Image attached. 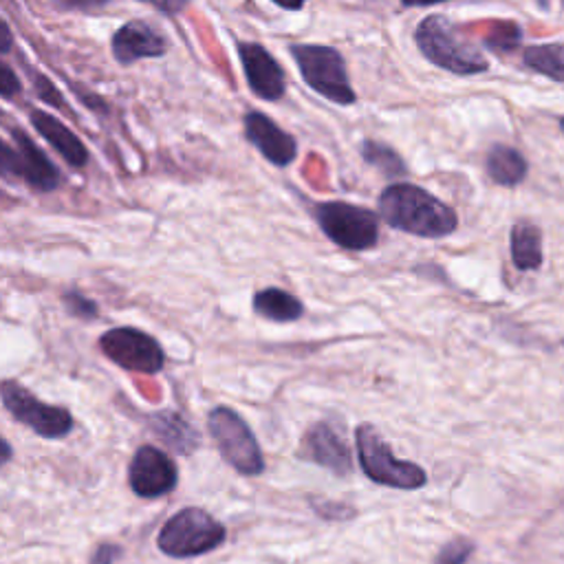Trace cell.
<instances>
[{"instance_id":"obj_1","label":"cell","mask_w":564,"mask_h":564,"mask_svg":"<svg viewBox=\"0 0 564 564\" xmlns=\"http://www.w3.org/2000/svg\"><path fill=\"white\" fill-rule=\"evenodd\" d=\"M381 220L403 234L438 240L456 231L458 214L421 185L397 181L381 189L377 200Z\"/></svg>"},{"instance_id":"obj_2","label":"cell","mask_w":564,"mask_h":564,"mask_svg":"<svg viewBox=\"0 0 564 564\" xmlns=\"http://www.w3.org/2000/svg\"><path fill=\"white\" fill-rule=\"evenodd\" d=\"M414 44L430 64L452 75L469 77L489 70V62L482 55V51L467 42L458 33L456 24L443 13L425 15L416 24Z\"/></svg>"},{"instance_id":"obj_3","label":"cell","mask_w":564,"mask_h":564,"mask_svg":"<svg viewBox=\"0 0 564 564\" xmlns=\"http://www.w3.org/2000/svg\"><path fill=\"white\" fill-rule=\"evenodd\" d=\"M289 53L311 90L337 106L357 101V93L348 77V66L339 48L330 44H289Z\"/></svg>"},{"instance_id":"obj_4","label":"cell","mask_w":564,"mask_h":564,"mask_svg":"<svg viewBox=\"0 0 564 564\" xmlns=\"http://www.w3.org/2000/svg\"><path fill=\"white\" fill-rule=\"evenodd\" d=\"M313 216L324 236L346 251H368L379 242L381 216L368 207L346 200H322L313 207Z\"/></svg>"},{"instance_id":"obj_5","label":"cell","mask_w":564,"mask_h":564,"mask_svg":"<svg viewBox=\"0 0 564 564\" xmlns=\"http://www.w3.org/2000/svg\"><path fill=\"white\" fill-rule=\"evenodd\" d=\"M355 445L359 465L372 482L394 489H419L427 482L425 469L410 460H399L370 423H361L355 430Z\"/></svg>"},{"instance_id":"obj_6","label":"cell","mask_w":564,"mask_h":564,"mask_svg":"<svg viewBox=\"0 0 564 564\" xmlns=\"http://www.w3.org/2000/svg\"><path fill=\"white\" fill-rule=\"evenodd\" d=\"M225 527L198 507L174 513L159 531L156 546L170 557H196L225 542Z\"/></svg>"},{"instance_id":"obj_7","label":"cell","mask_w":564,"mask_h":564,"mask_svg":"<svg viewBox=\"0 0 564 564\" xmlns=\"http://www.w3.org/2000/svg\"><path fill=\"white\" fill-rule=\"evenodd\" d=\"M0 172L2 176H15L33 192L48 194L62 185V172L48 159L44 150L20 128H13L9 139L0 143Z\"/></svg>"},{"instance_id":"obj_8","label":"cell","mask_w":564,"mask_h":564,"mask_svg":"<svg viewBox=\"0 0 564 564\" xmlns=\"http://www.w3.org/2000/svg\"><path fill=\"white\" fill-rule=\"evenodd\" d=\"M207 427L212 438L216 441L218 452L236 471L245 476L262 474L264 458H262L260 445L238 412H234L231 408L218 405L209 412Z\"/></svg>"},{"instance_id":"obj_9","label":"cell","mask_w":564,"mask_h":564,"mask_svg":"<svg viewBox=\"0 0 564 564\" xmlns=\"http://www.w3.org/2000/svg\"><path fill=\"white\" fill-rule=\"evenodd\" d=\"M99 350L119 368L141 375H154L165 364L161 344L134 326H115L99 337Z\"/></svg>"},{"instance_id":"obj_10","label":"cell","mask_w":564,"mask_h":564,"mask_svg":"<svg viewBox=\"0 0 564 564\" xmlns=\"http://www.w3.org/2000/svg\"><path fill=\"white\" fill-rule=\"evenodd\" d=\"M0 394L7 412L44 438H62L73 427V416L68 410L40 401L18 381L4 379Z\"/></svg>"},{"instance_id":"obj_11","label":"cell","mask_w":564,"mask_h":564,"mask_svg":"<svg viewBox=\"0 0 564 564\" xmlns=\"http://www.w3.org/2000/svg\"><path fill=\"white\" fill-rule=\"evenodd\" d=\"M167 51V33L148 20H128L110 37V53L119 66H132L139 59L163 57Z\"/></svg>"},{"instance_id":"obj_12","label":"cell","mask_w":564,"mask_h":564,"mask_svg":"<svg viewBox=\"0 0 564 564\" xmlns=\"http://www.w3.org/2000/svg\"><path fill=\"white\" fill-rule=\"evenodd\" d=\"M236 51L245 73V82L256 97L264 101H278L280 97H284L286 73L269 48H264L260 42H238Z\"/></svg>"},{"instance_id":"obj_13","label":"cell","mask_w":564,"mask_h":564,"mask_svg":"<svg viewBox=\"0 0 564 564\" xmlns=\"http://www.w3.org/2000/svg\"><path fill=\"white\" fill-rule=\"evenodd\" d=\"M242 132L245 139L275 167H286L297 156V141L284 128H280L269 115L262 110H247L242 115Z\"/></svg>"},{"instance_id":"obj_14","label":"cell","mask_w":564,"mask_h":564,"mask_svg":"<svg viewBox=\"0 0 564 564\" xmlns=\"http://www.w3.org/2000/svg\"><path fill=\"white\" fill-rule=\"evenodd\" d=\"M128 480L137 496L159 498L176 487V467L165 452L143 445L130 460Z\"/></svg>"},{"instance_id":"obj_15","label":"cell","mask_w":564,"mask_h":564,"mask_svg":"<svg viewBox=\"0 0 564 564\" xmlns=\"http://www.w3.org/2000/svg\"><path fill=\"white\" fill-rule=\"evenodd\" d=\"M302 454L308 460H313L339 476H346L352 467L350 449H348L346 441L328 423H315L308 427L304 443H302Z\"/></svg>"},{"instance_id":"obj_16","label":"cell","mask_w":564,"mask_h":564,"mask_svg":"<svg viewBox=\"0 0 564 564\" xmlns=\"http://www.w3.org/2000/svg\"><path fill=\"white\" fill-rule=\"evenodd\" d=\"M29 121L35 128V132L75 170L84 167L88 163V150L84 141L55 115L44 112L40 108L29 112Z\"/></svg>"},{"instance_id":"obj_17","label":"cell","mask_w":564,"mask_h":564,"mask_svg":"<svg viewBox=\"0 0 564 564\" xmlns=\"http://www.w3.org/2000/svg\"><path fill=\"white\" fill-rule=\"evenodd\" d=\"M485 170L496 185L516 187L527 178L529 163L520 150L505 143H494L485 156Z\"/></svg>"},{"instance_id":"obj_18","label":"cell","mask_w":564,"mask_h":564,"mask_svg":"<svg viewBox=\"0 0 564 564\" xmlns=\"http://www.w3.org/2000/svg\"><path fill=\"white\" fill-rule=\"evenodd\" d=\"M251 304L256 315L278 324H289L304 315V302L280 286H264L256 291Z\"/></svg>"},{"instance_id":"obj_19","label":"cell","mask_w":564,"mask_h":564,"mask_svg":"<svg viewBox=\"0 0 564 564\" xmlns=\"http://www.w3.org/2000/svg\"><path fill=\"white\" fill-rule=\"evenodd\" d=\"M509 249L516 269L535 271L542 267V231L531 220H518L509 234Z\"/></svg>"},{"instance_id":"obj_20","label":"cell","mask_w":564,"mask_h":564,"mask_svg":"<svg viewBox=\"0 0 564 564\" xmlns=\"http://www.w3.org/2000/svg\"><path fill=\"white\" fill-rule=\"evenodd\" d=\"M522 64L549 79L564 82V42L527 46L522 51Z\"/></svg>"},{"instance_id":"obj_21","label":"cell","mask_w":564,"mask_h":564,"mask_svg":"<svg viewBox=\"0 0 564 564\" xmlns=\"http://www.w3.org/2000/svg\"><path fill=\"white\" fill-rule=\"evenodd\" d=\"M359 154H361L364 163H368L370 167L381 172L386 178H397V176L408 174L405 161L388 143H381L377 139H364L359 143Z\"/></svg>"},{"instance_id":"obj_22","label":"cell","mask_w":564,"mask_h":564,"mask_svg":"<svg viewBox=\"0 0 564 564\" xmlns=\"http://www.w3.org/2000/svg\"><path fill=\"white\" fill-rule=\"evenodd\" d=\"M156 423H159V425H154L156 434H161L163 441H165L170 447H174L176 452L187 454L192 447H196V438H198L196 432H194V430L187 425V421L181 419L178 414H174V412L159 414V416H156Z\"/></svg>"},{"instance_id":"obj_23","label":"cell","mask_w":564,"mask_h":564,"mask_svg":"<svg viewBox=\"0 0 564 564\" xmlns=\"http://www.w3.org/2000/svg\"><path fill=\"white\" fill-rule=\"evenodd\" d=\"M522 40V29L516 22H496L487 35H485V46L498 53L513 51Z\"/></svg>"},{"instance_id":"obj_24","label":"cell","mask_w":564,"mask_h":564,"mask_svg":"<svg viewBox=\"0 0 564 564\" xmlns=\"http://www.w3.org/2000/svg\"><path fill=\"white\" fill-rule=\"evenodd\" d=\"M26 73H29V77H31V84H33L35 95H37L44 104H48V106H53V108H57V110H70V108L66 106L64 95L59 93V88H57L44 73L33 70V68H29V66H26Z\"/></svg>"},{"instance_id":"obj_25","label":"cell","mask_w":564,"mask_h":564,"mask_svg":"<svg viewBox=\"0 0 564 564\" xmlns=\"http://www.w3.org/2000/svg\"><path fill=\"white\" fill-rule=\"evenodd\" d=\"M62 304L64 308L73 315V317H79V319H95L97 313H99V306L95 300H90L88 295L79 293L77 289H68L62 293Z\"/></svg>"},{"instance_id":"obj_26","label":"cell","mask_w":564,"mask_h":564,"mask_svg":"<svg viewBox=\"0 0 564 564\" xmlns=\"http://www.w3.org/2000/svg\"><path fill=\"white\" fill-rule=\"evenodd\" d=\"M474 553V542L467 538L449 540L434 557V564H465Z\"/></svg>"},{"instance_id":"obj_27","label":"cell","mask_w":564,"mask_h":564,"mask_svg":"<svg viewBox=\"0 0 564 564\" xmlns=\"http://www.w3.org/2000/svg\"><path fill=\"white\" fill-rule=\"evenodd\" d=\"M112 0H53V4L62 11H77V13H97Z\"/></svg>"},{"instance_id":"obj_28","label":"cell","mask_w":564,"mask_h":564,"mask_svg":"<svg viewBox=\"0 0 564 564\" xmlns=\"http://www.w3.org/2000/svg\"><path fill=\"white\" fill-rule=\"evenodd\" d=\"M20 79L9 62L0 64V95L2 99H11L15 93H20Z\"/></svg>"},{"instance_id":"obj_29","label":"cell","mask_w":564,"mask_h":564,"mask_svg":"<svg viewBox=\"0 0 564 564\" xmlns=\"http://www.w3.org/2000/svg\"><path fill=\"white\" fill-rule=\"evenodd\" d=\"M139 2H145L154 9H159L161 13H167V15H176L181 13L187 4H192L194 0H139Z\"/></svg>"},{"instance_id":"obj_30","label":"cell","mask_w":564,"mask_h":564,"mask_svg":"<svg viewBox=\"0 0 564 564\" xmlns=\"http://www.w3.org/2000/svg\"><path fill=\"white\" fill-rule=\"evenodd\" d=\"M0 33H2V40H0V53L7 55L11 48H13V35H11V26L7 24V20L0 22Z\"/></svg>"},{"instance_id":"obj_31","label":"cell","mask_w":564,"mask_h":564,"mask_svg":"<svg viewBox=\"0 0 564 564\" xmlns=\"http://www.w3.org/2000/svg\"><path fill=\"white\" fill-rule=\"evenodd\" d=\"M115 555H117V549H115V546H101L99 553L95 555L93 564H112Z\"/></svg>"},{"instance_id":"obj_32","label":"cell","mask_w":564,"mask_h":564,"mask_svg":"<svg viewBox=\"0 0 564 564\" xmlns=\"http://www.w3.org/2000/svg\"><path fill=\"white\" fill-rule=\"evenodd\" d=\"M441 2H449V0H399V4L403 9H414V7H432V4H441Z\"/></svg>"},{"instance_id":"obj_33","label":"cell","mask_w":564,"mask_h":564,"mask_svg":"<svg viewBox=\"0 0 564 564\" xmlns=\"http://www.w3.org/2000/svg\"><path fill=\"white\" fill-rule=\"evenodd\" d=\"M271 2L278 4L280 9H286V11H300L306 4V0H271Z\"/></svg>"},{"instance_id":"obj_34","label":"cell","mask_w":564,"mask_h":564,"mask_svg":"<svg viewBox=\"0 0 564 564\" xmlns=\"http://www.w3.org/2000/svg\"><path fill=\"white\" fill-rule=\"evenodd\" d=\"M535 2H540V7H544V9L549 7V0H535Z\"/></svg>"},{"instance_id":"obj_35","label":"cell","mask_w":564,"mask_h":564,"mask_svg":"<svg viewBox=\"0 0 564 564\" xmlns=\"http://www.w3.org/2000/svg\"><path fill=\"white\" fill-rule=\"evenodd\" d=\"M560 128H562V130H564V117H562V119H560Z\"/></svg>"},{"instance_id":"obj_36","label":"cell","mask_w":564,"mask_h":564,"mask_svg":"<svg viewBox=\"0 0 564 564\" xmlns=\"http://www.w3.org/2000/svg\"><path fill=\"white\" fill-rule=\"evenodd\" d=\"M560 2H562V7H564V0H560Z\"/></svg>"}]
</instances>
